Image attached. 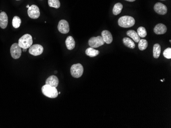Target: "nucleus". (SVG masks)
<instances>
[{"instance_id":"1","label":"nucleus","mask_w":171,"mask_h":128,"mask_svg":"<svg viewBox=\"0 0 171 128\" xmlns=\"http://www.w3.org/2000/svg\"><path fill=\"white\" fill-rule=\"evenodd\" d=\"M42 91L44 96L51 99L56 98L59 95L58 90L55 87L46 84L42 87Z\"/></svg>"},{"instance_id":"2","label":"nucleus","mask_w":171,"mask_h":128,"mask_svg":"<svg viewBox=\"0 0 171 128\" xmlns=\"http://www.w3.org/2000/svg\"><path fill=\"white\" fill-rule=\"evenodd\" d=\"M135 23V19L133 17L130 16H123L120 17L118 21L119 26L123 28H130L133 27Z\"/></svg>"},{"instance_id":"3","label":"nucleus","mask_w":171,"mask_h":128,"mask_svg":"<svg viewBox=\"0 0 171 128\" xmlns=\"http://www.w3.org/2000/svg\"><path fill=\"white\" fill-rule=\"evenodd\" d=\"M33 43L32 37L29 34H26L19 39L18 44L21 48L27 49L30 48Z\"/></svg>"},{"instance_id":"4","label":"nucleus","mask_w":171,"mask_h":128,"mask_svg":"<svg viewBox=\"0 0 171 128\" xmlns=\"http://www.w3.org/2000/svg\"><path fill=\"white\" fill-rule=\"evenodd\" d=\"M70 71L72 77L75 78H78L81 77L83 74V66L80 63L73 64L71 67Z\"/></svg>"},{"instance_id":"5","label":"nucleus","mask_w":171,"mask_h":128,"mask_svg":"<svg viewBox=\"0 0 171 128\" xmlns=\"http://www.w3.org/2000/svg\"><path fill=\"white\" fill-rule=\"evenodd\" d=\"M105 42L102 36H98V37H91L89 40V45L91 48H96L104 45Z\"/></svg>"},{"instance_id":"6","label":"nucleus","mask_w":171,"mask_h":128,"mask_svg":"<svg viewBox=\"0 0 171 128\" xmlns=\"http://www.w3.org/2000/svg\"><path fill=\"white\" fill-rule=\"evenodd\" d=\"M10 53H11V57L15 59H19L21 57L22 50L21 47L20 46L18 43H13L11 45Z\"/></svg>"},{"instance_id":"7","label":"nucleus","mask_w":171,"mask_h":128,"mask_svg":"<svg viewBox=\"0 0 171 128\" xmlns=\"http://www.w3.org/2000/svg\"><path fill=\"white\" fill-rule=\"evenodd\" d=\"M28 15L29 17L33 19H38L40 15V9L37 5H31L28 9Z\"/></svg>"},{"instance_id":"8","label":"nucleus","mask_w":171,"mask_h":128,"mask_svg":"<svg viewBox=\"0 0 171 128\" xmlns=\"http://www.w3.org/2000/svg\"><path fill=\"white\" fill-rule=\"evenodd\" d=\"M44 49L42 45L38 44L34 45L29 48V52L33 56H38L43 52Z\"/></svg>"},{"instance_id":"9","label":"nucleus","mask_w":171,"mask_h":128,"mask_svg":"<svg viewBox=\"0 0 171 128\" xmlns=\"http://www.w3.org/2000/svg\"><path fill=\"white\" fill-rule=\"evenodd\" d=\"M58 28L61 33L67 34L70 30L69 23L67 21L64 19L61 20L59 22Z\"/></svg>"},{"instance_id":"10","label":"nucleus","mask_w":171,"mask_h":128,"mask_svg":"<svg viewBox=\"0 0 171 128\" xmlns=\"http://www.w3.org/2000/svg\"><path fill=\"white\" fill-rule=\"evenodd\" d=\"M154 9L156 13L161 15H166L168 11V9L166 6L160 2L156 3L154 7Z\"/></svg>"},{"instance_id":"11","label":"nucleus","mask_w":171,"mask_h":128,"mask_svg":"<svg viewBox=\"0 0 171 128\" xmlns=\"http://www.w3.org/2000/svg\"><path fill=\"white\" fill-rule=\"evenodd\" d=\"M59 83V81L58 77L52 75L48 77V78L46 81V84L49 85L51 86L54 87L56 88Z\"/></svg>"},{"instance_id":"12","label":"nucleus","mask_w":171,"mask_h":128,"mask_svg":"<svg viewBox=\"0 0 171 128\" xmlns=\"http://www.w3.org/2000/svg\"><path fill=\"white\" fill-rule=\"evenodd\" d=\"M8 25V16L5 12L0 13V27L5 29Z\"/></svg>"},{"instance_id":"13","label":"nucleus","mask_w":171,"mask_h":128,"mask_svg":"<svg viewBox=\"0 0 171 128\" xmlns=\"http://www.w3.org/2000/svg\"><path fill=\"white\" fill-rule=\"evenodd\" d=\"M167 31V28L166 25L162 24H159L155 26L154 29V32L158 35L166 33Z\"/></svg>"},{"instance_id":"14","label":"nucleus","mask_w":171,"mask_h":128,"mask_svg":"<svg viewBox=\"0 0 171 128\" xmlns=\"http://www.w3.org/2000/svg\"><path fill=\"white\" fill-rule=\"evenodd\" d=\"M102 36L105 42L107 44H110L113 42V37L109 31L104 30L102 33Z\"/></svg>"},{"instance_id":"15","label":"nucleus","mask_w":171,"mask_h":128,"mask_svg":"<svg viewBox=\"0 0 171 128\" xmlns=\"http://www.w3.org/2000/svg\"><path fill=\"white\" fill-rule=\"evenodd\" d=\"M65 43L67 48L69 50H73L75 48V40L72 36H68L66 40Z\"/></svg>"},{"instance_id":"16","label":"nucleus","mask_w":171,"mask_h":128,"mask_svg":"<svg viewBox=\"0 0 171 128\" xmlns=\"http://www.w3.org/2000/svg\"><path fill=\"white\" fill-rule=\"evenodd\" d=\"M126 34L130 37H131V39H133V40L136 42H138L141 39V37H139L137 33L134 30H129L126 32Z\"/></svg>"},{"instance_id":"17","label":"nucleus","mask_w":171,"mask_h":128,"mask_svg":"<svg viewBox=\"0 0 171 128\" xmlns=\"http://www.w3.org/2000/svg\"><path fill=\"white\" fill-rule=\"evenodd\" d=\"M86 54L87 55L90 56V57H94L95 56H98L99 54V51L95 50L93 48H89L86 50Z\"/></svg>"},{"instance_id":"18","label":"nucleus","mask_w":171,"mask_h":128,"mask_svg":"<svg viewBox=\"0 0 171 128\" xmlns=\"http://www.w3.org/2000/svg\"><path fill=\"white\" fill-rule=\"evenodd\" d=\"M123 44L126 47L131 49H134L135 48V44L134 42H133L129 38L125 37V38H123Z\"/></svg>"},{"instance_id":"19","label":"nucleus","mask_w":171,"mask_h":128,"mask_svg":"<svg viewBox=\"0 0 171 128\" xmlns=\"http://www.w3.org/2000/svg\"><path fill=\"white\" fill-rule=\"evenodd\" d=\"M161 53V46L158 43H156L154 45L153 57L155 58H159L160 56Z\"/></svg>"},{"instance_id":"20","label":"nucleus","mask_w":171,"mask_h":128,"mask_svg":"<svg viewBox=\"0 0 171 128\" xmlns=\"http://www.w3.org/2000/svg\"><path fill=\"white\" fill-rule=\"evenodd\" d=\"M123 8V5L120 3H117L114 6L113 9V13L114 15H116L121 13L122 9Z\"/></svg>"},{"instance_id":"21","label":"nucleus","mask_w":171,"mask_h":128,"mask_svg":"<svg viewBox=\"0 0 171 128\" xmlns=\"http://www.w3.org/2000/svg\"><path fill=\"white\" fill-rule=\"evenodd\" d=\"M138 43V48L141 51H144L147 48L148 45V42L147 40L144 39H141L139 40Z\"/></svg>"},{"instance_id":"22","label":"nucleus","mask_w":171,"mask_h":128,"mask_svg":"<svg viewBox=\"0 0 171 128\" xmlns=\"http://www.w3.org/2000/svg\"><path fill=\"white\" fill-rule=\"evenodd\" d=\"M48 4L50 7L56 9L59 8L61 6L59 0H48Z\"/></svg>"},{"instance_id":"23","label":"nucleus","mask_w":171,"mask_h":128,"mask_svg":"<svg viewBox=\"0 0 171 128\" xmlns=\"http://www.w3.org/2000/svg\"><path fill=\"white\" fill-rule=\"evenodd\" d=\"M12 26L15 28H18L21 24V19L18 16H15L12 19Z\"/></svg>"},{"instance_id":"24","label":"nucleus","mask_w":171,"mask_h":128,"mask_svg":"<svg viewBox=\"0 0 171 128\" xmlns=\"http://www.w3.org/2000/svg\"><path fill=\"white\" fill-rule=\"evenodd\" d=\"M137 34L140 37L144 38L146 37L147 35V32L146 31V28L144 27H140L138 28L137 29Z\"/></svg>"},{"instance_id":"25","label":"nucleus","mask_w":171,"mask_h":128,"mask_svg":"<svg viewBox=\"0 0 171 128\" xmlns=\"http://www.w3.org/2000/svg\"><path fill=\"white\" fill-rule=\"evenodd\" d=\"M163 56L166 59H170L171 58V48H168L166 49L163 52Z\"/></svg>"},{"instance_id":"26","label":"nucleus","mask_w":171,"mask_h":128,"mask_svg":"<svg viewBox=\"0 0 171 128\" xmlns=\"http://www.w3.org/2000/svg\"><path fill=\"white\" fill-rule=\"evenodd\" d=\"M125 1H129V2H134L135 0H125Z\"/></svg>"},{"instance_id":"27","label":"nucleus","mask_w":171,"mask_h":128,"mask_svg":"<svg viewBox=\"0 0 171 128\" xmlns=\"http://www.w3.org/2000/svg\"><path fill=\"white\" fill-rule=\"evenodd\" d=\"M26 51H27V49H23V51L26 52Z\"/></svg>"},{"instance_id":"28","label":"nucleus","mask_w":171,"mask_h":128,"mask_svg":"<svg viewBox=\"0 0 171 128\" xmlns=\"http://www.w3.org/2000/svg\"><path fill=\"white\" fill-rule=\"evenodd\" d=\"M29 7H30V6H29V5H28L26 6V7H27V8H29Z\"/></svg>"},{"instance_id":"29","label":"nucleus","mask_w":171,"mask_h":128,"mask_svg":"<svg viewBox=\"0 0 171 128\" xmlns=\"http://www.w3.org/2000/svg\"><path fill=\"white\" fill-rule=\"evenodd\" d=\"M160 81H162V82H163V80H160Z\"/></svg>"},{"instance_id":"30","label":"nucleus","mask_w":171,"mask_h":128,"mask_svg":"<svg viewBox=\"0 0 171 128\" xmlns=\"http://www.w3.org/2000/svg\"><path fill=\"white\" fill-rule=\"evenodd\" d=\"M59 93V94H60V93H61V92H59V93Z\"/></svg>"},{"instance_id":"31","label":"nucleus","mask_w":171,"mask_h":128,"mask_svg":"<svg viewBox=\"0 0 171 128\" xmlns=\"http://www.w3.org/2000/svg\"><path fill=\"white\" fill-rule=\"evenodd\" d=\"M55 73H57V71H55Z\"/></svg>"},{"instance_id":"32","label":"nucleus","mask_w":171,"mask_h":128,"mask_svg":"<svg viewBox=\"0 0 171 128\" xmlns=\"http://www.w3.org/2000/svg\"><path fill=\"white\" fill-rule=\"evenodd\" d=\"M16 1H19V0H16Z\"/></svg>"},{"instance_id":"33","label":"nucleus","mask_w":171,"mask_h":128,"mask_svg":"<svg viewBox=\"0 0 171 128\" xmlns=\"http://www.w3.org/2000/svg\"><path fill=\"white\" fill-rule=\"evenodd\" d=\"M162 1H164V0H162Z\"/></svg>"}]
</instances>
